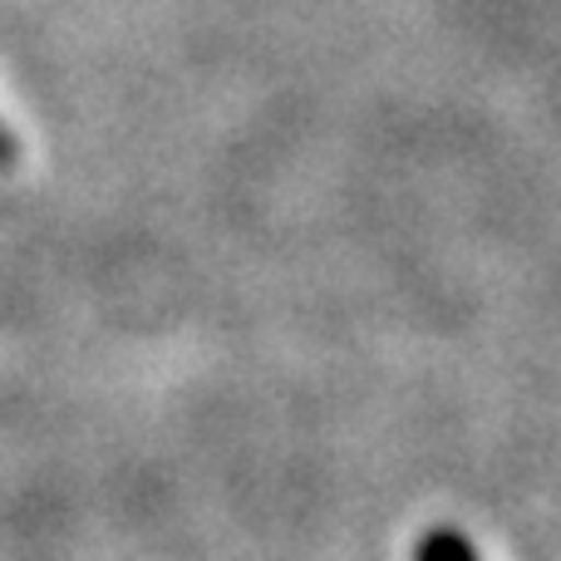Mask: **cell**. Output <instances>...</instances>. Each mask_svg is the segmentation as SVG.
Segmentation results:
<instances>
[{
  "label": "cell",
  "instance_id": "cell-1",
  "mask_svg": "<svg viewBox=\"0 0 561 561\" xmlns=\"http://www.w3.org/2000/svg\"><path fill=\"white\" fill-rule=\"evenodd\" d=\"M414 561H478V552L458 527H428V533L419 537Z\"/></svg>",
  "mask_w": 561,
  "mask_h": 561
},
{
  "label": "cell",
  "instance_id": "cell-2",
  "mask_svg": "<svg viewBox=\"0 0 561 561\" xmlns=\"http://www.w3.org/2000/svg\"><path fill=\"white\" fill-rule=\"evenodd\" d=\"M20 163V138L0 124V168H15Z\"/></svg>",
  "mask_w": 561,
  "mask_h": 561
}]
</instances>
